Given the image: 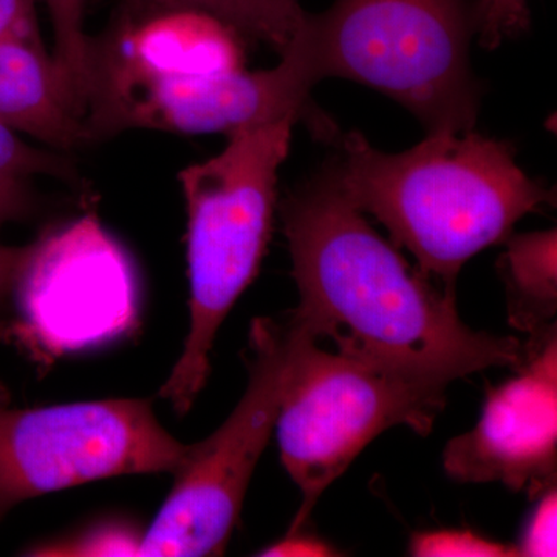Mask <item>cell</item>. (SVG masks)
Masks as SVG:
<instances>
[{"instance_id":"4fadbf2b","label":"cell","mask_w":557,"mask_h":557,"mask_svg":"<svg viewBox=\"0 0 557 557\" xmlns=\"http://www.w3.org/2000/svg\"><path fill=\"white\" fill-rule=\"evenodd\" d=\"M127 9H183L214 17L244 38L288 49L307 20L299 0H121Z\"/></svg>"},{"instance_id":"277c9868","label":"cell","mask_w":557,"mask_h":557,"mask_svg":"<svg viewBox=\"0 0 557 557\" xmlns=\"http://www.w3.org/2000/svg\"><path fill=\"white\" fill-rule=\"evenodd\" d=\"M298 121L289 115L233 132L222 152L178 174L188 212L189 333L160 397L180 416L207 383L220 325L258 274Z\"/></svg>"},{"instance_id":"7402d4cb","label":"cell","mask_w":557,"mask_h":557,"mask_svg":"<svg viewBox=\"0 0 557 557\" xmlns=\"http://www.w3.org/2000/svg\"><path fill=\"white\" fill-rule=\"evenodd\" d=\"M263 556H335L333 548L319 539L304 536L302 531L287 534L278 544L269 547Z\"/></svg>"},{"instance_id":"5bb4252c","label":"cell","mask_w":557,"mask_h":557,"mask_svg":"<svg viewBox=\"0 0 557 557\" xmlns=\"http://www.w3.org/2000/svg\"><path fill=\"white\" fill-rule=\"evenodd\" d=\"M49 11L54 32V64L62 81L78 106L87 115L91 79H94V39L84 32L86 0H39Z\"/></svg>"},{"instance_id":"9c48e42d","label":"cell","mask_w":557,"mask_h":557,"mask_svg":"<svg viewBox=\"0 0 557 557\" xmlns=\"http://www.w3.org/2000/svg\"><path fill=\"white\" fill-rule=\"evenodd\" d=\"M11 296L44 347L70 351L126 330L137 284L126 252L86 215L33 244Z\"/></svg>"},{"instance_id":"44dd1931","label":"cell","mask_w":557,"mask_h":557,"mask_svg":"<svg viewBox=\"0 0 557 557\" xmlns=\"http://www.w3.org/2000/svg\"><path fill=\"white\" fill-rule=\"evenodd\" d=\"M39 0H0V39L28 25L38 24Z\"/></svg>"},{"instance_id":"3957f363","label":"cell","mask_w":557,"mask_h":557,"mask_svg":"<svg viewBox=\"0 0 557 557\" xmlns=\"http://www.w3.org/2000/svg\"><path fill=\"white\" fill-rule=\"evenodd\" d=\"M471 0H335L307 14L288 49L311 83L357 81L409 110L428 134L478 123L480 90L469 62Z\"/></svg>"},{"instance_id":"8fae6325","label":"cell","mask_w":557,"mask_h":557,"mask_svg":"<svg viewBox=\"0 0 557 557\" xmlns=\"http://www.w3.org/2000/svg\"><path fill=\"white\" fill-rule=\"evenodd\" d=\"M0 126L57 152L94 143L86 116L33 24L0 39Z\"/></svg>"},{"instance_id":"d6986e66","label":"cell","mask_w":557,"mask_h":557,"mask_svg":"<svg viewBox=\"0 0 557 557\" xmlns=\"http://www.w3.org/2000/svg\"><path fill=\"white\" fill-rule=\"evenodd\" d=\"M36 208L28 178L0 175V230L11 222L30 218Z\"/></svg>"},{"instance_id":"ba28073f","label":"cell","mask_w":557,"mask_h":557,"mask_svg":"<svg viewBox=\"0 0 557 557\" xmlns=\"http://www.w3.org/2000/svg\"><path fill=\"white\" fill-rule=\"evenodd\" d=\"M288 354L287 322L255 319L247 391L211 437L190 445L170 496L139 539L137 556L223 555L276 424Z\"/></svg>"},{"instance_id":"e0dca14e","label":"cell","mask_w":557,"mask_h":557,"mask_svg":"<svg viewBox=\"0 0 557 557\" xmlns=\"http://www.w3.org/2000/svg\"><path fill=\"white\" fill-rule=\"evenodd\" d=\"M410 555L417 557H507L519 556L518 549L498 544L463 530L418 533L410 542Z\"/></svg>"},{"instance_id":"30bf717a","label":"cell","mask_w":557,"mask_h":557,"mask_svg":"<svg viewBox=\"0 0 557 557\" xmlns=\"http://www.w3.org/2000/svg\"><path fill=\"white\" fill-rule=\"evenodd\" d=\"M516 369V376L487 388L479 423L450 440L443 468L457 482H498L539 496L556 483V324L530 336Z\"/></svg>"},{"instance_id":"2e32d148","label":"cell","mask_w":557,"mask_h":557,"mask_svg":"<svg viewBox=\"0 0 557 557\" xmlns=\"http://www.w3.org/2000/svg\"><path fill=\"white\" fill-rule=\"evenodd\" d=\"M472 17L474 36L486 50L497 49L530 27L528 0H478L472 7Z\"/></svg>"},{"instance_id":"7a4b0ae2","label":"cell","mask_w":557,"mask_h":557,"mask_svg":"<svg viewBox=\"0 0 557 557\" xmlns=\"http://www.w3.org/2000/svg\"><path fill=\"white\" fill-rule=\"evenodd\" d=\"M341 149L332 172L348 200L379 219L395 247L416 256L420 273L450 293L469 259L505 242L520 219L553 200L520 170L509 143L474 129L428 134L399 153L348 132Z\"/></svg>"},{"instance_id":"5b68a950","label":"cell","mask_w":557,"mask_h":557,"mask_svg":"<svg viewBox=\"0 0 557 557\" xmlns=\"http://www.w3.org/2000/svg\"><path fill=\"white\" fill-rule=\"evenodd\" d=\"M289 354L274 429L282 463L302 494L288 534L302 531L319 497L387 429L428 435L448 387L421 383L327 351L287 321Z\"/></svg>"},{"instance_id":"9a60e30c","label":"cell","mask_w":557,"mask_h":557,"mask_svg":"<svg viewBox=\"0 0 557 557\" xmlns=\"http://www.w3.org/2000/svg\"><path fill=\"white\" fill-rule=\"evenodd\" d=\"M0 175L20 178L49 175L64 182L78 180L67 157L57 153V150L36 148L3 126H0Z\"/></svg>"},{"instance_id":"ac0fdd59","label":"cell","mask_w":557,"mask_h":557,"mask_svg":"<svg viewBox=\"0 0 557 557\" xmlns=\"http://www.w3.org/2000/svg\"><path fill=\"white\" fill-rule=\"evenodd\" d=\"M556 485L541 493L536 509L528 519L518 549L519 556H556Z\"/></svg>"},{"instance_id":"7c38bea8","label":"cell","mask_w":557,"mask_h":557,"mask_svg":"<svg viewBox=\"0 0 557 557\" xmlns=\"http://www.w3.org/2000/svg\"><path fill=\"white\" fill-rule=\"evenodd\" d=\"M505 244L497 267L507 288L509 324L533 336L556 324V230L509 234Z\"/></svg>"},{"instance_id":"8992f818","label":"cell","mask_w":557,"mask_h":557,"mask_svg":"<svg viewBox=\"0 0 557 557\" xmlns=\"http://www.w3.org/2000/svg\"><path fill=\"white\" fill-rule=\"evenodd\" d=\"M94 49L87 108L94 141L126 129L230 135L284 116H313V83L292 50L270 70L201 72L164 67L110 33L94 39Z\"/></svg>"},{"instance_id":"52a82bcc","label":"cell","mask_w":557,"mask_h":557,"mask_svg":"<svg viewBox=\"0 0 557 557\" xmlns=\"http://www.w3.org/2000/svg\"><path fill=\"white\" fill-rule=\"evenodd\" d=\"M189 449L145 399L20 409L0 383V519L22 502L95 480L175 474Z\"/></svg>"},{"instance_id":"ffe728a7","label":"cell","mask_w":557,"mask_h":557,"mask_svg":"<svg viewBox=\"0 0 557 557\" xmlns=\"http://www.w3.org/2000/svg\"><path fill=\"white\" fill-rule=\"evenodd\" d=\"M32 251L33 244L25 247L0 245V302L13 295Z\"/></svg>"},{"instance_id":"6da1fadb","label":"cell","mask_w":557,"mask_h":557,"mask_svg":"<svg viewBox=\"0 0 557 557\" xmlns=\"http://www.w3.org/2000/svg\"><path fill=\"white\" fill-rule=\"evenodd\" d=\"M281 214L300 296L288 321L318 343L332 341L359 362L445 387L519 364L523 344L468 327L456 295L413 270L366 222L332 170L289 194Z\"/></svg>"}]
</instances>
